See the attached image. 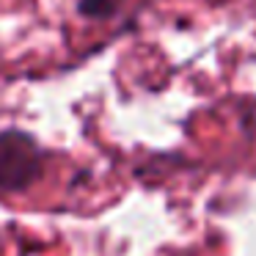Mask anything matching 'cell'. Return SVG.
<instances>
[{"mask_svg": "<svg viewBox=\"0 0 256 256\" xmlns=\"http://www.w3.org/2000/svg\"><path fill=\"white\" fill-rule=\"evenodd\" d=\"M44 171V152L34 135L22 130H0V190L22 193L39 182Z\"/></svg>", "mask_w": 256, "mask_h": 256, "instance_id": "cell-1", "label": "cell"}, {"mask_svg": "<svg viewBox=\"0 0 256 256\" xmlns=\"http://www.w3.org/2000/svg\"><path fill=\"white\" fill-rule=\"evenodd\" d=\"M78 12L86 20H110L118 12V0H78Z\"/></svg>", "mask_w": 256, "mask_h": 256, "instance_id": "cell-2", "label": "cell"}]
</instances>
